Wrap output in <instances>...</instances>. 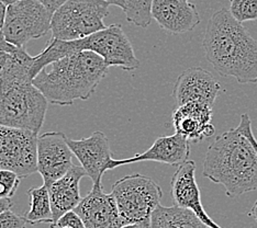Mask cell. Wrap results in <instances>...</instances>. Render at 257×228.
I'll return each mask as SVG.
<instances>
[{"instance_id":"obj_30","label":"cell","mask_w":257,"mask_h":228,"mask_svg":"<svg viewBox=\"0 0 257 228\" xmlns=\"http://www.w3.org/2000/svg\"><path fill=\"white\" fill-rule=\"evenodd\" d=\"M11 53L9 52H5V51H0V72L4 69V67L7 64L9 57H10Z\"/></svg>"},{"instance_id":"obj_23","label":"cell","mask_w":257,"mask_h":228,"mask_svg":"<svg viewBox=\"0 0 257 228\" xmlns=\"http://www.w3.org/2000/svg\"><path fill=\"white\" fill-rule=\"evenodd\" d=\"M20 177L16 172L0 169V198H11L20 185Z\"/></svg>"},{"instance_id":"obj_28","label":"cell","mask_w":257,"mask_h":228,"mask_svg":"<svg viewBox=\"0 0 257 228\" xmlns=\"http://www.w3.org/2000/svg\"><path fill=\"white\" fill-rule=\"evenodd\" d=\"M17 49H18V48H16V46L11 45L10 43L7 42V41H6L3 32L0 31V51H5V52L13 53V52H15Z\"/></svg>"},{"instance_id":"obj_18","label":"cell","mask_w":257,"mask_h":228,"mask_svg":"<svg viewBox=\"0 0 257 228\" xmlns=\"http://www.w3.org/2000/svg\"><path fill=\"white\" fill-rule=\"evenodd\" d=\"M85 175L87 174L83 167L73 165L65 175L48 186L53 214L52 224H54L65 213L74 210L78 206L81 201L79 183Z\"/></svg>"},{"instance_id":"obj_9","label":"cell","mask_w":257,"mask_h":228,"mask_svg":"<svg viewBox=\"0 0 257 228\" xmlns=\"http://www.w3.org/2000/svg\"><path fill=\"white\" fill-rule=\"evenodd\" d=\"M38 133L0 125V169L26 178L38 171Z\"/></svg>"},{"instance_id":"obj_35","label":"cell","mask_w":257,"mask_h":228,"mask_svg":"<svg viewBox=\"0 0 257 228\" xmlns=\"http://www.w3.org/2000/svg\"><path fill=\"white\" fill-rule=\"evenodd\" d=\"M17 2H20V0H0V3L4 4L5 6H7V7H8V6H10V5L17 3Z\"/></svg>"},{"instance_id":"obj_24","label":"cell","mask_w":257,"mask_h":228,"mask_svg":"<svg viewBox=\"0 0 257 228\" xmlns=\"http://www.w3.org/2000/svg\"><path fill=\"white\" fill-rule=\"evenodd\" d=\"M26 216H20L11 209L0 214V228H27Z\"/></svg>"},{"instance_id":"obj_11","label":"cell","mask_w":257,"mask_h":228,"mask_svg":"<svg viewBox=\"0 0 257 228\" xmlns=\"http://www.w3.org/2000/svg\"><path fill=\"white\" fill-rule=\"evenodd\" d=\"M74 210L83 219L85 228H121L124 226L114 196L112 193L103 191L102 181L93 183L92 189L81 198Z\"/></svg>"},{"instance_id":"obj_16","label":"cell","mask_w":257,"mask_h":228,"mask_svg":"<svg viewBox=\"0 0 257 228\" xmlns=\"http://www.w3.org/2000/svg\"><path fill=\"white\" fill-rule=\"evenodd\" d=\"M190 155V142L180 134L156 138L154 144L142 154L125 159H112L110 169L128 165L138 161H155L173 167H179L188 160Z\"/></svg>"},{"instance_id":"obj_3","label":"cell","mask_w":257,"mask_h":228,"mask_svg":"<svg viewBox=\"0 0 257 228\" xmlns=\"http://www.w3.org/2000/svg\"><path fill=\"white\" fill-rule=\"evenodd\" d=\"M49 66L38 74L33 85L55 105L88 100L109 69L101 56L89 51L63 57Z\"/></svg>"},{"instance_id":"obj_37","label":"cell","mask_w":257,"mask_h":228,"mask_svg":"<svg viewBox=\"0 0 257 228\" xmlns=\"http://www.w3.org/2000/svg\"><path fill=\"white\" fill-rule=\"evenodd\" d=\"M63 228H66V227H63Z\"/></svg>"},{"instance_id":"obj_34","label":"cell","mask_w":257,"mask_h":228,"mask_svg":"<svg viewBox=\"0 0 257 228\" xmlns=\"http://www.w3.org/2000/svg\"><path fill=\"white\" fill-rule=\"evenodd\" d=\"M104 2H107L109 5H114V6H118V7H120V8H121L122 0H104Z\"/></svg>"},{"instance_id":"obj_14","label":"cell","mask_w":257,"mask_h":228,"mask_svg":"<svg viewBox=\"0 0 257 228\" xmlns=\"http://www.w3.org/2000/svg\"><path fill=\"white\" fill-rule=\"evenodd\" d=\"M171 193L175 205L191 210L209 228H222L210 217L202 205L194 160H187L175 171L171 181Z\"/></svg>"},{"instance_id":"obj_20","label":"cell","mask_w":257,"mask_h":228,"mask_svg":"<svg viewBox=\"0 0 257 228\" xmlns=\"http://www.w3.org/2000/svg\"><path fill=\"white\" fill-rule=\"evenodd\" d=\"M28 195L30 196V209L26 215L28 223L31 225L53 223L48 186L43 184L39 188H31L28 191Z\"/></svg>"},{"instance_id":"obj_25","label":"cell","mask_w":257,"mask_h":228,"mask_svg":"<svg viewBox=\"0 0 257 228\" xmlns=\"http://www.w3.org/2000/svg\"><path fill=\"white\" fill-rule=\"evenodd\" d=\"M51 228H85L83 223V219L80 216L75 212V210H69L63 216H61L60 219L55 221L54 224L50 225Z\"/></svg>"},{"instance_id":"obj_17","label":"cell","mask_w":257,"mask_h":228,"mask_svg":"<svg viewBox=\"0 0 257 228\" xmlns=\"http://www.w3.org/2000/svg\"><path fill=\"white\" fill-rule=\"evenodd\" d=\"M152 17L172 34L190 32L200 23L196 6L185 0H153Z\"/></svg>"},{"instance_id":"obj_33","label":"cell","mask_w":257,"mask_h":228,"mask_svg":"<svg viewBox=\"0 0 257 228\" xmlns=\"http://www.w3.org/2000/svg\"><path fill=\"white\" fill-rule=\"evenodd\" d=\"M247 215L250 216V217H253L257 221V200L254 203V205L252 206V208H250V210H249Z\"/></svg>"},{"instance_id":"obj_31","label":"cell","mask_w":257,"mask_h":228,"mask_svg":"<svg viewBox=\"0 0 257 228\" xmlns=\"http://www.w3.org/2000/svg\"><path fill=\"white\" fill-rule=\"evenodd\" d=\"M6 11H7V6L0 3V31H3L4 22H5V17H6Z\"/></svg>"},{"instance_id":"obj_21","label":"cell","mask_w":257,"mask_h":228,"mask_svg":"<svg viewBox=\"0 0 257 228\" xmlns=\"http://www.w3.org/2000/svg\"><path fill=\"white\" fill-rule=\"evenodd\" d=\"M152 6L153 0H122L121 9L123 10L128 22L145 29L153 20Z\"/></svg>"},{"instance_id":"obj_2","label":"cell","mask_w":257,"mask_h":228,"mask_svg":"<svg viewBox=\"0 0 257 228\" xmlns=\"http://www.w3.org/2000/svg\"><path fill=\"white\" fill-rule=\"evenodd\" d=\"M202 175L222 184L229 197L257 190V155L249 140L237 128L214 138L207 149Z\"/></svg>"},{"instance_id":"obj_32","label":"cell","mask_w":257,"mask_h":228,"mask_svg":"<svg viewBox=\"0 0 257 228\" xmlns=\"http://www.w3.org/2000/svg\"><path fill=\"white\" fill-rule=\"evenodd\" d=\"M121 228H150V220L149 221H142V223L125 225Z\"/></svg>"},{"instance_id":"obj_10","label":"cell","mask_w":257,"mask_h":228,"mask_svg":"<svg viewBox=\"0 0 257 228\" xmlns=\"http://www.w3.org/2000/svg\"><path fill=\"white\" fill-rule=\"evenodd\" d=\"M63 132L43 133L38 138V172L50 186L73 167V151Z\"/></svg>"},{"instance_id":"obj_1","label":"cell","mask_w":257,"mask_h":228,"mask_svg":"<svg viewBox=\"0 0 257 228\" xmlns=\"http://www.w3.org/2000/svg\"><path fill=\"white\" fill-rule=\"evenodd\" d=\"M202 48L222 77H232L241 85L257 83V41L229 9L222 8L210 18Z\"/></svg>"},{"instance_id":"obj_5","label":"cell","mask_w":257,"mask_h":228,"mask_svg":"<svg viewBox=\"0 0 257 228\" xmlns=\"http://www.w3.org/2000/svg\"><path fill=\"white\" fill-rule=\"evenodd\" d=\"M49 101L33 80H0V125L39 132Z\"/></svg>"},{"instance_id":"obj_12","label":"cell","mask_w":257,"mask_h":228,"mask_svg":"<svg viewBox=\"0 0 257 228\" xmlns=\"http://www.w3.org/2000/svg\"><path fill=\"white\" fill-rule=\"evenodd\" d=\"M220 91L221 85L211 73L201 67H192L178 76L174 85L173 97L177 107L196 102L213 108Z\"/></svg>"},{"instance_id":"obj_7","label":"cell","mask_w":257,"mask_h":228,"mask_svg":"<svg viewBox=\"0 0 257 228\" xmlns=\"http://www.w3.org/2000/svg\"><path fill=\"white\" fill-rule=\"evenodd\" d=\"M109 6L104 0H67L52 17V35L56 40L74 41L104 30Z\"/></svg>"},{"instance_id":"obj_36","label":"cell","mask_w":257,"mask_h":228,"mask_svg":"<svg viewBox=\"0 0 257 228\" xmlns=\"http://www.w3.org/2000/svg\"><path fill=\"white\" fill-rule=\"evenodd\" d=\"M186 2H189V0H186Z\"/></svg>"},{"instance_id":"obj_38","label":"cell","mask_w":257,"mask_h":228,"mask_svg":"<svg viewBox=\"0 0 257 228\" xmlns=\"http://www.w3.org/2000/svg\"><path fill=\"white\" fill-rule=\"evenodd\" d=\"M185 2H186V0H185Z\"/></svg>"},{"instance_id":"obj_19","label":"cell","mask_w":257,"mask_h":228,"mask_svg":"<svg viewBox=\"0 0 257 228\" xmlns=\"http://www.w3.org/2000/svg\"><path fill=\"white\" fill-rule=\"evenodd\" d=\"M150 228H209L191 210L174 206L156 207L150 219Z\"/></svg>"},{"instance_id":"obj_13","label":"cell","mask_w":257,"mask_h":228,"mask_svg":"<svg viewBox=\"0 0 257 228\" xmlns=\"http://www.w3.org/2000/svg\"><path fill=\"white\" fill-rule=\"evenodd\" d=\"M67 143L92 182L102 181L103 173L111 170V161L113 159L108 137L97 131L87 138L67 139Z\"/></svg>"},{"instance_id":"obj_6","label":"cell","mask_w":257,"mask_h":228,"mask_svg":"<svg viewBox=\"0 0 257 228\" xmlns=\"http://www.w3.org/2000/svg\"><path fill=\"white\" fill-rule=\"evenodd\" d=\"M111 193L124 226L149 221L163 196L161 186L152 178L140 173L115 181Z\"/></svg>"},{"instance_id":"obj_27","label":"cell","mask_w":257,"mask_h":228,"mask_svg":"<svg viewBox=\"0 0 257 228\" xmlns=\"http://www.w3.org/2000/svg\"><path fill=\"white\" fill-rule=\"evenodd\" d=\"M40 4H42L52 15H54L67 0H37Z\"/></svg>"},{"instance_id":"obj_15","label":"cell","mask_w":257,"mask_h":228,"mask_svg":"<svg viewBox=\"0 0 257 228\" xmlns=\"http://www.w3.org/2000/svg\"><path fill=\"white\" fill-rule=\"evenodd\" d=\"M213 108L202 103H186L174 110L172 123L175 132L191 143H199L213 136L215 127L212 124Z\"/></svg>"},{"instance_id":"obj_29","label":"cell","mask_w":257,"mask_h":228,"mask_svg":"<svg viewBox=\"0 0 257 228\" xmlns=\"http://www.w3.org/2000/svg\"><path fill=\"white\" fill-rule=\"evenodd\" d=\"M14 206V202L11 201V198H0V214L4 213L5 210L11 209Z\"/></svg>"},{"instance_id":"obj_22","label":"cell","mask_w":257,"mask_h":228,"mask_svg":"<svg viewBox=\"0 0 257 228\" xmlns=\"http://www.w3.org/2000/svg\"><path fill=\"white\" fill-rule=\"evenodd\" d=\"M229 10L241 23L257 21V0H230Z\"/></svg>"},{"instance_id":"obj_4","label":"cell","mask_w":257,"mask_h":228,"mask_svg":"<svg viewBox=\"0 0 257 228\" xmlns=\"http://www.w3.org/2000/svg\"><path fill=\"white\" fill-rule=\"evenodd\" d=\"M83 51H89L101 56L108 67L116 66L126 72H132L140 66L133 46L121 26L111 25L104 30L80 40L61 41L52 38L46 48L39 55L34 56L31 70L32 79L52 63Z\"/></svg>"},{"instance_id":"obj_26","label":"cell","mask_w":257,"mask_h":228,"mask_svg":"<svg viewBox=\"0 0 257 228\" xmlns=\"http://www.w3.org/2000/svg\"><path fill=\"white\" fill-rule=\"evenodd\" d=\"M237 130L239 133H242L243 135L246 137L250 144L253 145V147L256 151V155H257V140L254 136V133L252 130V121H250L249 115L247 113H243L241 115V119H239V124L237 125Z\"/></svg>"},{"instance_id":"obj_8","label":"cell","mask_w":257,"mask_h":228,"mask_svg":"<svg viewBox=\"0 0 257 228\" xmlns=\"http://www.w3.org/2000/svg\"><path fill=\"white\" fill-rule=\"evenodd\" d=\"M52 17L37 0H20L7 7L2 32L8 43L25 49L31 40L42 38L51 30Z\"/></svg>"}]
</instances>
